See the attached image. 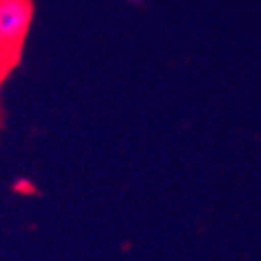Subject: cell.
Returning <instances> with one entry per match:
<instances>
[{"mask_svg":"<svg viewBox=\"0 0 261 261\" xmlns=\"http://www.w3.org/2000/svg\"><path fill=\"white\" fill-rule=\"evenodd\" d=\"M34 19L32 0H0V57L17 53Z\"/></svg>","mask_w":261,"mask_h":261,"instance_id":"6da1fadb","label":"cell"},{"mask_svg":"<svg viewBox=\"0 0 261 261\" xmlns=\"http://www.w3.org/2000/svg\"><path fill=\"white\" fill-rule=\"evenodd\" d=\"M127 3L132 5V7H142V5L146 3V0H127Z\"/></svg>","mask_w":261,"mask_h":261,"instance_id":"7a4b0ae2","label":"cell"},{"mask_svg":"<svg viewBox=\"0 0 261 261\" xmlns=\"http://www.w3.org/2000/svg\"><path fill=\"white\" fill-rule=\"evenodd\" d=\"M0 59H3V57H0Z\"/></svg>","mask_w":261,"mask_h":261,"instance_id":"3957f363","label":"cell"}]
</instances>
